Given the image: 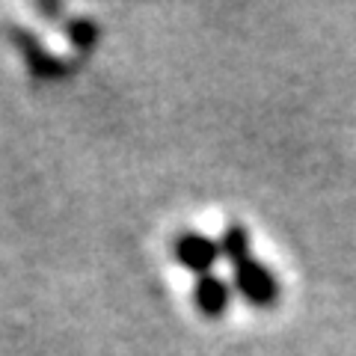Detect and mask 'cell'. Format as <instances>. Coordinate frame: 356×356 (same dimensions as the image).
<instances>
[{
    "label": "cell",
    "instance_id": "obj_1",
    "mask_svg": "<svg viewBox=\"0 0 356 356\" xmlns=\"http://www.w3.org/2000/svg\"><path fill=\"white\" fill-rule=\"evenodd\" d=\"M235 276H238V288L243 291V297L252 300V303H270V300H276L280 288H276L273 273L264 264L255 261L252 255H247V259H241L235 264Z\"/></svg>",
    "mask_w": 356,
    "mask_h": 356
},
{
    "label": "cell",
    "instance_id": "obj_2",
    "mask_svg": "<svg viewBox=\"0 0 356 356\" xmlns=\"http://www.w3.org/2000/svg\"><path fill=\"white\" fill-rule=\"evenodd\" d=\"M175 252H178V259H181L184 267H191V270L202 273V270H208V267L214 264L220 250H217L214 241H208L202 235H184L181 241H178Z\"/></svg>",
    "mask_w": 356,
    "mask_h": 356
},
{
    "label": "cell",
    "instance_id": "obj_4",
    "mask_svg": "<svg viewBox=\"0 0 356 356\" xmlns=\"http://www.w3.org/2000/svg\"><path fill=\"white\" fill-rule=\"evenodd\" d=\"M222 252L229 255L232 261H241V259H247L250 255V241H247V232L243 229H229V235L226 241H222Z\"/></svg>",
    "mask_w": 356,
    "mask_h": 356
},
{
    "label": "cell",
    "instance_id": "obj_3",
    "mask_svg": "<svg viewBox=\"0 0 356 356\" xmlns=\"http://www.w3.org/2000/svg\"><path fill=\"white\" fill-rule=\"evenodd\" d=\"M226 300H229V291L217 276H202L196 285V303L205 315H220L226 309Z\"/></svg>",
    "mask_w": 356,
    "mask_h": 356
}]
</instances>
